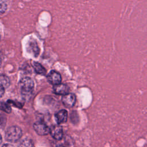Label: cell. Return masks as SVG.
Wrapping results in <instances>:
<instances>
[{
  "label": "cell",
  "instance_id": "cell-1",
  "mask_svg": "<svg viewBox=\"0 0 147 147\" xmlns=\"http://www.w3.org/2000/svg\"><path fill=\"white\" fill-rule=\"evenodd\" d=\"M22 136V130L21 129L17 126H13L9 127L5 134V138L7 141L9 142H14L18 141Z\"/></svg>",
  "mask_w": 147,
  "mask_h": 147
},
{
  "label": "cell",
  "instance_id": "cell-2",
  "mask_svg": "<svg viewBox=\"0 0 147 147\" xmlns=\"http://www.w3.org/2000/svg\"><path fill=\"white\" fill-rule=\"evenodd\" d=\"M19 87L24 95H29L32 92L34 88L33 80L29 77L24 78L20 81Z\"/></svg>",
  "mask_w": 147,
  "mask_h": 147
},
{
  "label": "cell",
  "instance_id": "cell-3",
  "mask_svg": "<svg viewBox=\"0 0 147 147\" xmlns=\"http://www.w3.org/2000/svg\"><path fill=\"white\" fill-rule=\"evenodd\" d=\"M36 132L40 136H45L49 133V127L42 121L36 122L33 125Z\"/></svg>",
  "mask_w": 147,
  "mask_h": 147
},
{
  "label": "cell",
  "instance_id": "cell-4",
  "mask_svg": "<svg viewBox=\"0 0 147 147\" xmlns=\"http://www.w3.org/2000/svg\"><path fill=\"white\" fill-rule=\"evenodd\" d=\"M49 133L51 136L56 140H60L63 136V131L61 126L59 125H55L49 128Z\"/></svg>",
  "mask_w": 147,
  "mask_h": 147
},
{
  "label": "cell",
  "instance_id": "cell-5",
  "mask_svg": "<svg viewBox=\"0 0 147 147\" xmlns=\"http://www.w3.org/2000/svg\"><path fill=\"white\" fill-rule=\"evenodd\" d=\"M48 81L52 84L55 86L61 83V75L56 71H51L47 76Z\"/></svg>",
  "mask_w": 147,
  "mask_h": 147
},
{
  "label": "cell",
  "instance_id": "cell-6",
  "mask_svg": "<svg viewBox=\"0 0 147 147\" xmlns=\"http://www.w3.org/2000/svg\"><path fill=\"white\" fill-rule=\"evenodd\" d=\"M76 96L74 94L68 93L64 95L62 98V102L63 105L68 108H71L73 107L76 103Z\"/></svg>",
  "mask_w": 147,
  "mask_h": 147
},
{
  "label": "cell",
  "instance_id": "cell-7",
  "mask_svg": "<svg viewBox=\"0 0 147 147\" xmlns=\"http://www.w3.org/2000/svg\"><path fill=\"white\" fill-rule=\"evenodd\" d=\"M69 87L65 84L60 83L53 87L54 92L57 95H66L69 93Z\"/></svg>",
  "mask_w": 147,
  "mask_h": 147
},
{
  "label": "cell",
  "instance_id": "cell-8",
  "mask_svg": "<svg viewBox=\"0 0 147 147\" xmlns=\"http://www.w3.org/2000/svg\"><path fill=\"white\" fill-rule=\"evenodd\" d=\"M55 118L58 125L64 123L67 120L68 113L65 110H64V109L61 110L55 114Z\"/></svg>",
  "mask_w": 147,
  "mask_h": 147
},
{
  "label": "cell",
  "instance_id": "cell-9",
  "mask_svg": "<svg viewBox=\"0 0 147 147\" xmlns=\"http://www.w3.org/2000/svg\"><path fill=\"white\" fill-rule=\"evenodd\" d=\"M33 68L34 69V71H36V72L38 74L40 75H45L47 71L45 69V68L39 63L38 62H36V61H33V64H32Z\"/></svg>",
  "mask_w": 147,
  "mask_h": 147
},
{
  "label": "cell",
  "instance_id": "cell-10",
  "mask_svg": "<svg viewBox=\"0 0 147 147\" xmlns=\"http://www.w3.org/2000/svg\"><path fill=\"white\" fill-rule=\"evenodd\" d=\"M10 85V80L9 78L5 75H0V87L4 89L7 88Z\"/></svg>",
  "mask_w": 147,
  "mask_h": 147
},
{
  "label": "cell",
  "instance_id": "cell-11",
  "mask_svg": "<svg viewBox=\"0 0 147 147\" xmlns=\"http://www.w3.org/2000/svg\"><path fill=\"white\" fill-rule=\"evenodd\" d=\"M32 142L30 140L25 139L22 141L18 147H32Z\"/></svg>",
  "mask_w": 147,
  "mask_h": 147
},
{
  "label": "cell",
  "instance_id": "cell-12",
  "mask_svg": "<svg viewBox=\"0 0 147 147\" xmlns=\"http://www.w3.org/2000/svg\"><path fill=\"white\" fill-rule=\"evenodd\" d=\"M0 109L7 113H10L11 112L10 107L7 104H6V103H4V102L0 103Z\"/></svg>",
  "mask_w": 147,
  "mask_h": 147
},
{
  "label": "cell",
  "instance_id": "cell-13",
  "mask_svg": "<svg viewBox=\"0 0 147 147\" xmlns=\"http://www.w3.org/2000/svg\"><path fill=\"white\" fill-rule=\"evenodd\" d=\"M6 3L3 1H0V14L3 13L6 9Z\"/></svg>",
  "mask_w": 147,
  "mask_h": 147
},
{
  "label": "cell",
  "instance_id": "cell-14",
  "mask_svg": "<svg viewBox=\"0 0 147 147\" xmlns=\"http://www.w3.org/2000/svg\"><path fill=\"white\" fill-rule=\"evenodd\" d=\"M5 89L2 88V87H0V98H1L3 95L5 93Z\"/></svg>",
  "mask_w": 147,
  "mask_h": 147
},
{
  "label": "cell",
  "instance_id": "cell-15",
  "mask_svg": "<svg viewBox=\"0 0 147 147\" xmlns=\"http://www.w3.org/2000/svg\"><path fill=\"white\" fill-rule=\"evenodd\" d=\"M2 147H13V146L11 145H9V144H5Z\"/></svg>",
  "mask_w": 147,
  "mask_h": 147
},
{
  "label": "cell",
  "instance_id": "cell-16",
  "mask_svg": "<svg viewBox=\"0 0 147 147\" xmlns=\"http://www.w3.org/2000/svg\"><path fill=\"white\" fill-rule=\"evenodd\" d=\"M1 142H2V137H1V136L0 134V144L1 143Z\"/></svg>",
  "mask_w": 147,
  "mask_h": 147
},
{
  "label": "cell",
  "instance_id": "cell-17",
  "mask_svg": "<svg viewBox=\"0 0 147 147\" xmlns=\"http://www.w3.org/2000/svg\"><path fill=\"white\" fill-rule=\"evenodd\" d=\"M57 147H65V146H63V145H59V146H58Z\"/></svg>",
  "mask_w": 147,
  "mask_h": 147
},
{
  "label": "cell",
  "instance_id": "cell-18",
  "mask_svg": "<svg viewBox=\"0 0 147 147\" xmlns=\"http://www.w3.org/2000/svg\"><path fill=\"white\" fill-rule=\"evenodd\" d=\"M0 39H1V36H0Z\"/></svg>",
  "mask_w": 147,
  "mask_h": 147
}]
</instances>
